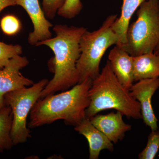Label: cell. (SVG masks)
I'll return each mask as SVG.
<instances>
[{
	"instance_id": "4",
	"label": "cell",
	"mask_w": 159,
	"mask_h": 159,
	"mask_svg": "<svg viewBox=\"0 0 159 159\" xmlns=\"http://www.w3.org/2000/svg\"><path fill=\"white\" fill-rule=\"evenodd\" d=\"M118 18L116 14L108 16L101 27L93 31L86 30L80 42V55L77 61L79 82L87 79L93 80L99 74V66L106 51L114 45L118 44L119 39L112 29Z\"/></svg>"
},
{
	"instance_id": "19",
	"label": "cell",
	"mask_w": 159,
	"mask_h": 159,
	"mask_svg": "<svg viewBox=\"0 0 159 159\" xmlns=\"http://www.w3.org/2000/svg\"><path fill=\"white\" fill-rule=\"evenodd\" d=\"M1 27L5 34L13 35L20 31V24L19 20L14 16L7 15L1 20Z\"/></svg>"
},
{
	"instance_id": "13",
	"label": "cell",
	"mask_w": 159,
	"mask_h": 159,
	"mask_svg": "<svg viewBox=\"0 0 159 159\" xmlns=\"http://www.w3.org/2000/svg\"><path fill=\"white\" fill-rule=\"evenodd\" d=\"M134 81L159 77V56L153 53L133 57Z\"/></svg>"
},
{
	"instance_id": "1",
	"label": "cell",
	"mask_w": 159,
	"mask_h": 159,
	"mask_svg": "<svg viewBox=\"0 0 159 159\" xmlns=\"http://www.w3.org/2000/svg\"><path fill=\"white\" fill-rule=\"evenodd\" d=\"M55 36L38 43L35 46L44 45L54 52L51 61L54 76L42 92L40 98L68 90L79 82L77 68L80 55V42L86 31L84 27L55 25L53 28Z\"/></svg>"
},
{
	"instance_id": "11",
	"label": "cell",
	"mask_w": 159,
	"mask_h": 159,
	"mask_svg": "<svg viewBox=\"0 0 159 159\" xmlns=\"http://www.w3.org/2000/svg\"><path fill=\"white\" fill-rule=\"evenodd\" d=\"M108 61L112 70L119 82L129 90L134 82L133 76V57L123 48L116 45L111 50Z\"/></svg>"
},
{
	"instance_id": "16",
	"label": "cell",
	"mask_w": 159,
	"mask_h": 159,
	"mask_svg": "<svg viewBox=\"0 0 159 159\" xmlns=\"http://www.w3.org/2000/svg\"><path fill=\"white\" fill-rule=\"evenodd\" d=\"M159 150V131L152 130L145 148L139 155L140 159H154Z\"/></svg>"
},
{
	"instance_id": "8",
	"label": "cell",
	"mask_w": 159,
	"mask_h": 159,
	"mask_svg": "<svg viewBox=\"0 0 159 159\" xmlns=\"http://www.w3.org/2000/svg\"><path fill=\"white\" fill-rule=\"evenodd\" d=\"M159 88V78L142 80L133 84L130 95L139 102L142 119L152 130L158 129V119L152 104V98Z\"/></svg>"
},
{
	"instance_id": "7",
	"label": "cell",
	"mask_w": 159,
	"mask_h": 159,
	"mask_svg": "<svg viewBox=\"0 0 159 159\" xmlns=\"http://www.w3.org/2000/svg\"><path fill=\"white\" fill-rule=\"evenodd\" d=\"M29 64L27 57L17 55L11 58L2 68H0V110L5 106V94L34 84L32 80L24 77L20 72Z\"/></svg>"
},
{
	"instance_id": "17",
	"label": "cell",
	"mask_w": 159,
	"mask_h": 159,
	"mask_svg": "<svg viewBox=\"0 0 159 159\" xmlns=\"http://www.w3.org/2000/svg\"><path fill=\"white\" fill-rule=\"evenodd\" d=\"M82 8L81 0H65L57 14L65 18L72 19L80 14Z\"/></svg>"
},
{
	"instance_id": "15",
	"label": "cell",
	"mask_w": 159,
	"mask_h": 159,
	"mask_svg": "<svg viewBox=\"0 0 159 159\" xmlns=\"http://www.w3.org/2000/svg\"><path fill=\"white\" fill-rule=\"evenodd\" d=\"M12 120L11 107L5 105L0 110V152L9 150L14 145L11 137Z\"/></svg>"
},
{
	"instance_id": "14",
	"label": "cell",
	"mask_w": 159,
	"mask_h": 159,
	"mask_svg": "<svg viewBox=\"0 0 159 159\" xmlns=\"http://www.w3.org/2000/svg\"><path fill=\"white\" fill-rule=\"evenodd\" d=\"M146 0H122L121 15L112 25V29L119 37L116 45L122 47L126 43V32L131 19L142 3Z\"/></svg>"
},
{
	"instance_id": "9",
	"label": "cell",
	"mask_w": 159,
	"mask_h": 159,
	"mask_svg": "<svg viewBox=\"0 0 159 159\" xmlns=\"http://www.w3.org/2000/svg\"><path fill=\"white\" fill-rule=\"evenodd\" d=\"M16 5L25 10L34 26V30L28 37L30 45L35 46L38 43L52 37L50 28L53 25L47 19L39 0H16Z\"/></svg>"
},
{
	"instance_id": "3",
	"label": "cell",
	"mask_w": 159,
	"mask_h": 159,
	"mask_svg": "<svg viewBox=\"0 0 159 159\" xmlns=\"http://www.w3.org/2000/svg\"><path fill=\"white\" fill-rule=\"evenodd\" d=\"M89 96L90 103L86 118L91 119L105 110L115 109L129 118L142 119L140 103L132 97L129 90L119 82L109 61L93 80Z\"/></svg>"
},
{
	"instance_id": "12",
	"label": "cell",
	"mask_w": 159,
	"mask_h": 159,
	"mask_svg": "<svg viewBox=\"0 0 159 159\" xmlns=\"http://www.w3.org/2000/svg\"><path fill=\"white\" fill-rule=\"evenodd\" d=\"M74 129L87 140L90 159H99L100 152L104 149L113 151L112 142L92 124L89 119L85 118L83 119L75 126Z\"/></svg>"
},
{
	"instance_id": "18",
	"label": "cell",
	"mask_w": 159,
	"mask_h": 159,
	"mask_svg": "<svg viewBox=\"0 0 159 159\" xmlns=\"http://www.w3.org/2000/svg\"><path fill=\"white\" fill-rule=\"evenodd\" d=\"M22 53V48L19 45L7 44L0 42V68H2L11 58Z\"/></svg>"
},
{
	"instance_id": "6",
	"label": "cell",
	"mask_w": 159,
	"mask_h": 159,
	"mask_svg": "<svg viewBox=\"0 0 159 159\" xmlns=\"http://www.w3.org/2000/svg\"><path fill=\"white\" fill-rule=\"evenodd\" d=\"M48 81V79L41 80L31 87H26L5 94V104L11 107L13 115L11 137L13 145L25 143L31 138L27 118Z\"/></svg>"
},
{
	"instance_id": "2",
	"label": "cell",
	"mask_w": 159,
	"mask_h": 159,
	"mask_svg": "<svg viewBox=\"0 0 159 159\" xmlns=\"http://www.w3.org/2000/svg\"><path fill=\"white\" fill-rule=\"evenodd\" d=\"M92 82V80L87 79L70 89L40 98L30 112L29 128L48 125L58 120H63L66 125H78L86 118Z\"/></svg>"
},
{
	"instance_id": "22",
	"label": "cell",
	"mask_w": 159,
	"mask_h": 159,
	"mask_svg": "<svg viewBox=\"0 0 159 159\" xmlns=\"http://www.w3.org/2000/svg\"><path fill=\"white\" fill-rule=\"evenodd\" d=\"M153 53L157 55V56H159V43L157 45V46L155 49Z\"/></svg>"
},
{
	"instance_id": "10",
	"label": "cell",
	"mask_w": 159,
	"mask_h": 159,
	"mask_svg": "<svg viewBox=\"0 0 159 159\" xmlns=\"http://www.w3.org/2000/svg\"><path fill=\"white\" fill-rule=\"evenodd\" d=\"M120 112L107 115H97L90 119L91 122L106 136L112 143L116 144L122 140L126 132L131 130V125L126 124Z\"/></svg>"
},
{
	"instance_id": "21",
	"label": "cell",
	"mask_w": 159,
	"mask_h": 159,
	"mask_svg": "<svg viewBox=\"0 0 159 159\" xmlns=\"http://www.w3.org/2000/svg\"><path fill=\"white\" fill-rule=\"evenodd\" d=\"M16 5V0H0V12L9 6Z\"/></svg>"
},
{
	"instance_id": "20",
	"label": "cell",
	"mask_w": 159,
	"mask_h": 159,
	"mask_svg": "<svg viewBox=\"0 0 159 159\" xmlns=\"http://www.w3.org/2000/svg\"><path fill=\"white\" fill-rule=\"evenodd\" d=\"M65 0H43V10L47 18L52 20Z\"/></svg>"
},
{
	"instance_id": "5",
	"label": "cell",
	"mask_w": 159,
	"mask_h": 159,
	"mask_svg": "<svg viewBox=\"0 0 159 159\" xmlns=\"http://www.w3.org/2000/svg\"><path fill=\"white\" fill-rule=\"evenodd\" d=\"M137 18L129 24L122 48L132 57L153 53L159 43V0H146L139 7Z\"/></svg>"
}]
</instances>
